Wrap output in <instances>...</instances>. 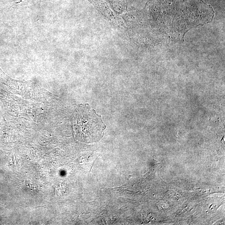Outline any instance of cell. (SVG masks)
I'll return each mask as SVG.
<instances>
[{
    "label": "cell",
    "instance_id": "obj_1",
    "mask_svg": "<svg viewBox=\"0 0 225 225\" xmlns=\"http://www.w3.org/2000/svg\"><path fill=\"white\" fill-rule=\"evenodd\" d=\"M154 4L159 18V44L180 41L190 29L206 22L201 0H154Z\"/></svg>",
    "mask_w": 225,
    "mask_h": 225
},
{
    "label": "cell",
    "instance_id": "obj_2",
    "mask_svg": "<svg viewBox=\"0 0 225 225\" xmlns=\"http://www.w3.org/2000/svg\"><path fill=\"white\" fill-rule=\"evenodd\" d=\"M74 123L81 140L87 143L99 141L103 137L106 127L101 117L87 105L79 107L74 117Z\"/></svg>",
    "mask_w": 225,
    "mask_h": 225
}]
</instances>
